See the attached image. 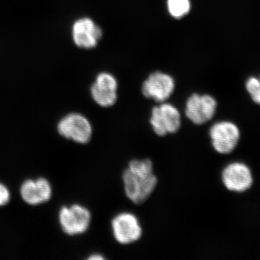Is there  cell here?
Masks as SVG:
<instances>
[{
	"label": "cell",
	"instance_id": "obj_1",
	"mask_svg": "<svg viewBox=\"0 0 260 260\" xmlns=\"http://www.w3.org/2000/svg\"><path fill=\"white\" fill-rule=\"evenodd\" d=\"M124 194L136 205L144 203L153 194L158 179L150 159H133L121 175Z\"/></svg>",
	"mask_w": 260,
	"mask_h": 260
},
{
	"label": "cell",
	"instance_id": "obj_2",
	"mask_svg": "<svg viewBox=\"0 0 260 260\" xmlns=\"http://www.w3.org/2000/svg\"><path fill=\"white\" fill-rule=\"evenodd\" d=\"M149 121L153 133L160 138L178 133L182 122L179 109L167 102L152 109Z\"/></svg>",
	"mask_w": 260,
	"mask_h": 260
},
{
	"label": "cell",
	"instance_id": "obj_3",
	"mask_svg": "<svg viewBox=\"0 0 260 260\" xmlns=\"http://www.w3.org/2000/svg\"><path fill=\"white\" fill-rule=\"evenodd\" d=\"M57 131L65 139L82 145L88 144L93 134V125L88 118L75 112L61 118L57 124Z\"/></svg>",
	"mask_w": 260,
	"mask_h": 260
},
{
	"label": "cell",
	"instance_id": "obj_4",
	"mask_svg": "<svg viewBox=\"0 0 260 260\" xmlns=\"http://www.w3.org/2000/svg\"><path fill=\"white\" fill-rule=\"evenodd\" d=\"M111 229L114 240L121 245H129L140 240L143 229L139 218L130 212H121L112 219Z\"/></svg>",
	"mask_w": 260,
	"mask_h": 260
},
{
	"label": "cell",
	"instance_id": "obj_5",
	"mask_svg": "<svg viewBox=\"0 0 260 260\" xmlns=\"http://www.w3.org/2000/svg\"><path fill=\"white\" fill-rule=\"evenodd\" d=\"M241 133L235 123L220 121L214 123L209 129V138L215 152L221 155L232 153L237 148Z\"/></svg>",
	"mask_w": 260,
	"mask_h": 260
},
{
	"label": "cell",
	"instance_id": "obj_6",
	"mask_svg": "<svg viewBox=\"0 0 260 260\" xmlns=\"http://www.w3.org/2000/svg\"><path fill=\"white\" fill-rule=\"evenodd\" d=\"M218 109V102L209 94H191L186 101V117L194 125H204L213 119Z\"/></svg>",
	"mask_w": 260,
	"mask_h": 260
},
{
	"label": "cell",
	"instance_id": "obj_7",
	"mask_svg": "<svg viewBox=\"0 0 260 260\" xmlns=\"http://www.w3.org/2000/svg\"><path fill=\"white\" fill-rule=\"evenodd\" d=\"M91 220V213L83 205L64 206L59 210V224L63 232L69 236L85 234L88 230Z\"/></svg>",
	"mask_w": 260,
	"mask_h": 260
},
{
	"label": "cell",
	"instance_id": "obj_8",
	"mask_svg": "<svg viewBox=\"0 0 260 260\" xmlns=\"http://www.w3.org/2000/svg\"><path fill=\"white\" fill-rule=\"evenodd\" d=\"M175 90V81L170 75L155 72L149 75L142 85V93L145 98L158 103L167 102Z\"/></svg>",
	"mask_w": 260,
	"mask_h": 260
},
{
	"label": "cell",
	"instance_id": "obj_9",
	"mask_svg": "<svg viewBox=\"0 0 260 260\" xmlns=\"http://www.w3.org/2000/svg\"><path fill=\"white\" fill-rule=\"evenodd\" d=\"M71 34L75 45L82 49L96 47L103 37L102 28L88 17L75 20L72 25Z\"/></svg>",
	"mask_w": 260,
	"mask_h": 260
},
{
	"label": "cell",
	"instance_id": "obj_10",
	"mask_svg": "<svg viewBox=\"0 0 260 260\" xmlns=\"http://www.w3.org/2000/svg\"><path fill=\"white\" fill-rule=\"evenodd\" d=\"M221 181L228 190L238 193L244 192L252 186V173L249 167L244 162H231L222 171Z\"/></svg>",
	"mask_w": 260,
	"mask_h": 260
},
{
	"label": "cell",
	"instance_id": "obj_11",
	"mask_svg": "<svg viewBox=\"0 0 260 260\" xmlns=\"http://www.w3.org/2000/svg\"><path fill=\"white\" fill-rule=\"evenodd\" d=\"M118 82L111 73H99L90 87V95L95 104L102 108H109L117 102Z\"/></svg>",
	"mask_w": 260,
	"mask_h": 260
},
{
	"label": "cell",
	"instance_id": "obj_12",
	"mask_svg": "<svg viewBox=\"0 0 260 260\" xmlns=\"http://www.w3.org/2000/svg\"><path fill=\"white\" fill-rule=\"evenodd\" d=\"M20 196L27 204L39 205L47 203L52 196V187L49 181L44 178L27 179L20 186Z\"/></svg>",
	"mask_w": 260,
	"mask_h": 260
},
{
	"label": "cell",
	"instance_id": "obj_13",
	"mask_svg": "<svg viewBox=\"0 0 260 260\" xmlns=\"http://www.w3.org/2000/svg\"><path fill=\"white\" fill-rule=\"evenodd\" d=\"M167 5L169 14L176 19L184 18L191 10L190 0H167Z\"/></svg>",
	"mask_w": 260,
	"mask_h": 260
},
{
	"label": "cell",
	"instance_id": "obj_14",
	"mask_svg": "<svg viewBox=\"0 0 260 260\" xmlns=\"http://www.w3.org/2000/svg\"><path fill=\"white\" fill-rule=\"evenodd\" d=\"M245 88L253 102L260 105V75L249 77L246 80Z\"/></svg>",
	"mask_w": 260,
	"mask_h": 260
},
{
	"label": "cell",
	"instance_id": "obj_15",
	"mask_svg": "<svg viewBox=\"0 0 260 260\" xmlns=\"http://www.w3.org/2000/svg\"><path fill=\"white\" fill-rule=\"evenodd\" d=\"M10 190L6 186L0 183V206H5L10 200Z\"/></svg>",
	"mask_w": 260,
	"mask_h": 260
},
{
	"label": "cell",
	"instance_id": "obj_16",
	"mask_svg": "<svg viewBox=\"0 0 260 260\" xmlns=\"http://www.w3.org/2000/svg\"><path fill=\"white\" fill-rule=\"evenodd\" d=\"M88 260H104L106 259L105 256L101 254H93L88 257Z\"/></svg>",
	"mask_w": 260,
	"mask_h": 260
}]
</instances>
